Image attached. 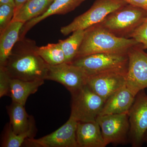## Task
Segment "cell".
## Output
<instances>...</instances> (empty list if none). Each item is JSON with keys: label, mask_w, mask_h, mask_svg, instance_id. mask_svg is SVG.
I'll list each match as a JSON object with an SVG mask.
<instances>
[{"label": "cell", "mask_w": 147, "mask_h": 147, "mask_svg": "<svg viewBox=\"0 0 147 147\" xmlns=\"http://www.w3.org/2000/svg\"><path fill=\"white\" fill-rule=\"evenodd\" d=\"M88 78L79 67L65 62L50 66L46 80L62 84L72 94L86 85Z\"/></svg>", "instance_id": "cell-11"}, {"label": "cell", "mask_w": 147, "mask_h": 147, "mask_svg": "<svg viewBox=\"0 0 147 147\" xmlns=\"http://www.w3.org/2000/svg\"><path fill=\"white\" fill-rule=\"evenodd\" d=\"M130 38H133L138 43L142 44L143 49H147V18L134 31Z\"/></svg>", "instance_id": "cell-24"}, {"label": "cell", "mask_w": 147, "mask_h": 147, "mask_svg": "<svg viewBox=\"0 0 147 147\" xmlns=\"http://www.w3.org/2000/svg\"><path fill=\"white\" fill-rule=\"evenodd\" d=\"M53 1L29 0L14 14L12 21H18L26 24L45 13Z\"/></svg>", "instance_id": "cell-19"}, {"label": "cell", "mask_w": 147, "mask_h": 147, "mask_svg": "<svg viewBox=\"0 0 147 147\" xmlns=\"http://www.w3.org/2000/svg\"><path fill=\"white\" fill-rule=\"evenodd\" d=\"M135 98L125 85L105 101L99 116L128 113Z\"/></svg>", "instance_id": "cell-14"}, {"label": "cell", "mask_w": 147, "mask_h": 147, "mask_svg": "<svg viewBox=\"0 0 147 147\" xmlns=\"http://www.w3.org/2000/svg\"><path fill=\"white\" fill-rule=\"evenodd\" d=\"M127 4L123 0H96L88 10L68 25L61 27V33L66 36L78 30H85L100 23L108 14Z\"/></svg>", "instance_id": "cell-5"}, {"label": "cell", "mask_w": 147, "mask_h": 147, "mask_svg": "<svg viewBox=\"0 0 147 147\" xmlns=\"http://www.w3.org/2000/svg\"><path fill=\"white\" fill-rule=\"evenodd\" d=\"M128 67L125 86L134 96L147 88V53L142 44L131 47L127 53Z\"/></svg>", "instance_id": "cell-7"}, {"label": "cell", "mask_w": 147, "mask_h": 147, "mask_svg": "<svg viewBox=\"0 0 147 147\" xmlns=\"http://www.w3.org/2000/svg\"><path fill=\"white\" fill-rule=\"evenodd\" d=\"M14 14V7L8 4L0 5V34L9 26Z\"/></svg>", "instance_id": "cell-23"}, {"label": "cell", "mask_w": 147, "mask_h": 147, "mask_svg": "<svg viewBox=\"0 0 147 147\" xmlns=\"http://www.w3.org/2000/svg\"><path fill=\"white\" fill-rule=\"evenodd\" d=\"M35 41L19 39L3 67L11 78L31 81L46 80L50 65L37 53Z\"/></svg>", "instance_id": "cell-1"}, {"label": "cell", "mask_w": 147, "mask_h": 147, "mask_svg": "<svg viewBox=\"0 0 147 147\" xmlns=\"http://www.w3.org/2000/svg\"><path fill=\"white\" fill-rule=\"evenodd\" d=\"M144 142L147 144V130L145 133L144 137Z\"/></svg>", "instance_id": "cell-29"}, {"label": "cell", "mask_w": 147, "mask_h": 147, "mask_svg": "<svg viewBox=\"0 0 147 147\" xmlns=\"http://www.w3.org/2000/svg\"><path fill=\"white\" fill-rule=\"evenodd\" d=\"M3 4H8L13 5L15 7L14 0H0V5Z\"/></svg>", "instance_id": "cell-28"}, {"label": "cell", "mask_w": 147, "mask_h": 147, "mask_svg": "<svg viewBox=\"0 0 147 147\" xmlns=\"http://www.w3.org/2000/svg\"><path fill=\"white\" fill-rule=\"evenodd\" d=\"M128 63L127 54L98 53L76 58L70 63L89 76L112 71L126 73Z\"/></svg>", "instance_id": "cell-4"}, {"label": "cell", "mask_w": 147, "mask_h": 147, "mask_svg": "<svg viewBox=\"0 0 147 147\" xmlns=\"http://www.w3.org/2000/svg\"><path fill=\"white\" fill-rule=\"evenodd\" d=\"M78 147H105L100 125L96 121L78 122L76 131Z\"/></svg>", "instance_id": "cell-13"}, {"label": "cell", "mask_w": 147, "mask_h": 147, "mask_svg": "<svg viewBox=\"0 0 147 147\" xmlns=\"http://www.w3.org/2000/svg\"><path fill=\"white\" fill-rule=\"evenodd\" d=\"M78 123L70 116L63 125L53 133L38 139L29 138L24 144L36 147H78L76 138Z\"/></svg>", "instance_id": "cell-10"}, {"label": "cell", "mask_w": 147, "mask_h": 147, "mask_svg": "<svg viewBox=\"0 0 147 147\" xmlns=\"http://www.w3.org/2000/svg\"><path fill=\"white\" fill-rule=\"evenodd\" d=\"M129 143L133 147L142 146L147 130V94L144 90L136 96L128 113Z\"/></svg>", "instance_id": "cell-9"}, {"label": "cell", "mask_w": 147, "mask_h": 147, "mask_svg": "<svg viewBox=\"0 0 147 147\" xmlns=\"http://www.w3.org/2000/svg\"><path fill=\"white\" fill-rule=\"evenodd\" d=\"M147 18V11L127 4L108 14L98 24L116 36L129 38Z\"/></svg>", "instance_id": "cell-3"}, {"label": "cell", "mask_w": 147, "mask_h": 147, "mask_svg": "<svg viewBox=\"0 0 147 147\" xmlns=\"http://www.w3.org/2000/svg\"><path fill=\"white\" fill-rule=\"evenodd\" d=\"M44 81H26L11 78L9 96L12 102L25 105L29 96L37 91L38 88L44 84Z\"/></svg>", "instance_id": "cell-16"}, {"label": "cell", "mask_w": 147, "mask_h": 147, "mask_svg": "<svg viewBox=\"0 0 147 147\" xmlns=\"http://www.w3.org/2000/svg\"><path fill=\"white\" fill-rule=\"evenodd\" d=\"M71 95L70 116L78 122L96 121L105 100L93 91L87 84Z\"/></svg>", "instance_id": "cell-6"}, {"label": "cell", "mask_w": 147, "mask_h": 147, "mask_svg": "<svg viewBox=\"0 0 147 147\" xmlns=\"http://www.w3.org/2000/svg\"><path fill=\"white\" fill-rule=\"evenodd\" d=\"M96 121L106 146L110 144L125 145L129 142L128 113L99 116Z\"/></svg>", "instance_id": "cell-8"}, {"label": "cell", "mask_w": 147, "mask_h": 147, "mask_svg": "<svg viewBox=\"0 0 147 147\" xmlns=\"http://www.w3.org/2000/svg\"><path fill=\"white\" fill-rule=\"evenodd\" d=\"M126 73L105 72L88 76L87 85L105 101L125 85Z\"/></svg>", "instance_id": "cell-12"}, {"label": "cell", "mask_w": 147, "mask_h": 147, "mask_svg": "<svg viewBox=\"0 0 147 147\" xmlns=\"http://www.w3.org/2000/svg\"><path fill=\"white\" fill-rule=\"evenodd\" d=\"M24 24L18 21H12L0 34V66L3 65L10 56L13 47L19 39Z\"/></svg>", "instance_id": "cell-17"}, {"label": "cell", "mask_w": 147, "mask_h": 147, "mask_svg": "<svg viewBox=\"0 0 147 147\" xmlns=\"http://www.w3.org/2000/svg\"><path fill=\"white\" fill-rule=\"evenodd\" d=\"M85 0H54L46 11L38 17L24 24L21 29L19 39L25 38L27 33L36 24L50 16L65 14L75 9Z\"/></svg>", "instance_id": "cell-15"}, {"label": "cell", "mask_w": 147, "mask_h": 147, "mask_svg": "<svg viewBox=\"0 0 147 147\" xmlns=\"http://www.w3.org/2000/svg\"><path fill=\"white\" fill-rule=\"evenodd\" d=\"M36 51L38 55L50 66L57 65L65 62L64 54L59 42L37 47Z\"/></svg>", "instance_id": "cell-22"}, {"label": "cell", "mask_w": 147, "mask_h": 147, "mask_svg": "<svg viewBox=\"0 0 147 147\" xmlns=\"http://www.w3.org/2000/svg\"><path fill=\"white\" fill-rule=\"evenodd\" d=\"M10 123L13 131L16 134L28 131L35 124L34 120L28 115L25 105L12 102L7 106Z\"/></svg>", "instance_id": "cell-18"}, {"label": "cell", "mask_w": 147, "mask_h": 147, "mask_svg": "<svg viewBox=\"0 0 147 147\" xmlns=\"http://www.w3.org/2000/svg\"><path fill=\"white\" fill-rule=\"evenodd\" d=\"M11 78L3 67L0 66V97L9 96Z\"/></svg>", "instance_id": "cell-25"}, {"label": "cell", "mask_w": 147, "mask_h": 147, "mask_svg": "<svg viewBox=\"0 0 147 147\" xmlns=\"http://www.w3.org/2000/svg\"><path fill=\"white\" fill-rule=\"evenodd\" d=\"M84 30H78L72 33L71 36L64 40H60L59 43L62 49L65 63H71L77 57L83 38Z\"/></svg>", "instance_id": "cell-20"}, {"label": "cell", "mask_w": 147, "mask_h": 147, "mask_svg": "<svg viewBox=\"0 0 147 147\" xmlns=\"http://www.w3.org/2000/svg\"><path fill=\"white\" fill-rule=\"evenodd\" d=\"M128 4L137 7L147 11V0H123Z\"/></svg>", "instance_id": "cell-26"}, {"label": "cell", "mask_w": 147, "mask_h": 147, "mask_svg": "<svg viewBox=\"0 0 147 147\" xmlns=\"http://www.w3.org/2000/svg\"><path fill=\"white\" fill-rule=\"evenodd\" d=\"M35 125H34L28 131L24 133L16 134L13 131L10 123L5 127L1 146L19 147L24 144L29 138H34L35 133Z\"/></svg>", "instance_id": "cell-21"}, {"label": "cell", "mask_w": 147, "mask_h": 147, "mask_svg": "<svg viewBox=\"0 0 147 147\" xmlns=\"http://www.w3.org/2000/svg\"><path fill=\"white\" fill-rule=\"evenodd\" d=\"M138 43L133 38L116 36L96 24L84 30L76 58L98 53L127 54L131 47Z\"/></svg>", "instance_id": "cell-2"}, {"label": "cell", "mask_w": 147, "mask_h": 147, "mask_svg": "<svg viewBox=\"0 0 147 147\" xmlns=\"http://www.w3.org/2000/svg\"><path fill=\"white\" fill-rule=\"evenodd\" d=\"M29 0H14L15 2V7H14V14L24 4L27 2Z\"/></svg>", "instance_id": "cell-27"}]
</instances>
